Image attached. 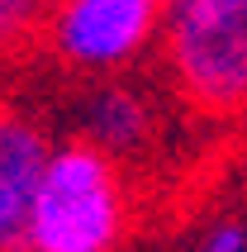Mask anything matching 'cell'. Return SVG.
I'll list each match as a JSON object with an SVG mask.
<instances>
[{"mask_svg": "<svg viewBox=\"0 0 247 252\" xmlns=\"http://www.w3.org/2000/svg\"><path fill=\"white\" fill-rule=\"evenodd\" d=\"M128 228L133 190L124 167L81 138L53 143L19 228V252H119Z\"/></svg>", "mask_w": 247, "mask_h": 252, "instance_id": "1", "label": "cell"}, {"mask_svg": "<svg viewBox=\"0 0 247 252\" xmlns=\"http://www.w3.org/2000/svg\"><path fill=\"white\" fill-rule=\"evenodd\" d=\"M162 67L190 110H247V0H162Z\"/></svg>", "mask_w": 247, "mask_h": 252, "instance_id": "2", "label": "cell"}, {"mask_svg": "<svg viewBox=\"0 0 247 252\" xmlns=\"http://www.w3.org/2000/svg\"><path fill=\"white\" fill-rule=\"evenodd\" d=\"M162 38V0H48L43 43L76 76L133 71Z\"/></svg>", "mask_w": 247, "mask_h": 252, "instance_id": "3", "label": "cell"}, {"mask_svg": "<svg viewBox=\"0 0 247 252\" xmlns=\"http://www.w3.org/2000/svg\"><path fill=\"white\" fill-rule=\"evenodd\" d=\"M76 124L81 133L76 138L100 148L114 162H128V157H143L157 143V128H162V110L157 100L143 91V86L124 81V76H110V81H95L76 105Z\"/></svg>", "mask_w": 247, "mask_h": 252, "instance_id": "4", "label": "cell"}, {"mask_svg": "<svg viewBox=\"0 0 247 252\" xmlns=\"http://www.w3.org/2000/svg\"><path fill=\"white\" fill-rule=\"evenodd\" d=\"M48 148L53 138L43 133L33 114L0 105V252H19V228H24L38 171L48 162Z\"/></svg>", "mask_w": 247, "mask_h": 252, "instance_id": "5", "label": "cell"}, {"mask_svg": "<svg viewBox=\"0 0 247 252\" xmlns=\"http://www.w3.org/2000/svg\"><path fill=\"white\" fill-rule=\"evenodd\" d=\"M48 0H0V62H10L43 33Z\"/></svg>", "mask_w": 247, "mask_h": 252, "instance_id": "6", "label": "cell"}, {"mask_svg": "<svg viewBox=\"0 0 247 252\" xmlns=\"http://www.w3.org/2000/svg\"><path fill=\"white\" fill-rule=\"evenodd\" d=\"M200 252H247V219L243 214H219L200 233Z\"/></svg>", "mask_w": 247, "mask_h": 252, "instance_id": "7", "label": "cell"}]
</instances>
